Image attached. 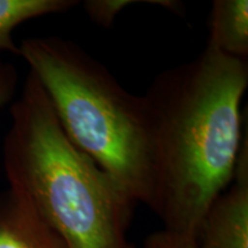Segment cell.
<instances>
[{
	"mask_svg": "<svg viewBox=\"0 0 248 248\" xmlns=\"http://www.w3.org/2000/svg\"><path fill=\"white\" fill-rule=\"evenodd\" d=\"M247 61L206 46L163 70L144 97L150 130L153 199L164 229L195 237L233 178L243 144L241 102Z\"/></svg>",
	"mask_w": 248,
	"mask_h": 248,
	"instance_id": "obj_1",
	"label": "cell"
},
{
	"mask_svg": "<svg viewBox=\"0 0 248 248\" xmlns=\"http://www.w3.org/2000/svg\"><path fill=\"white\" fill-rule=\"evenodd\" d=\"M2 159L9 190L68 248H133L126 231L137 202L67 137L31 71L11 106Z\"/></svg>",
	"mask_w": 248,
	"mask_h": 248,
	"instance_id": "obj_2",
	"label": "cell"
},
{
	"mask_svg": "<svg viewBox=\"0 0 248 248\" xmlns=\"http://www.w3.org/2000/svg\"><path fill=\"white\" fill-rule=\"evenodd\" d=\"M18 48L67 137L136 202L151 207L153 181L144 97L126 91L100 61L73 40L31 37Z\"/></svg>",
	"mask_w": 248,
	"mask_h": 248,
	"instance_id": "obj_3",
	"label": "cell"
},
{
	"mask_svg": "<svg viewBox=\"0 0 248 248\" xmlns=\"http://www.w3.org/2000/svg\"><path fill=\"white\" fill-rule=\"evenodd\" d=\"M241 144L231 184L214 201L195 234L197 248H248V144Z\"/></svg>",
	"mask_w": 248,
	"mask_h": 248,
	"instance_id": "obj_4",
	"label": "cell"
},
{
	"mask_svg": "<svg viewBox=\"0 0 248 248\" xmlns=\"http://www.w3.org/2000/svg\"><path fill=\"white\" fill-rule=\"evenodd\" d=\"M0 248H68L26 200L8 188L0 194Z\"/></svg>",
	"mask_w": 248,
	"mask_h": 248,
	"instance_id": "obj_5",
	"label": "cell"
},
{
	"mask_svg": "<svg viewBox=\"0 0 248 248\" xmlns=\"http://www.w3.org/2000/svg\"><path fill=\"white\" fill-rule=\"evenodd\" d=\"M207 46L226 57L247 61V0H216L213 2Z\"/></svg>",
	"mask_w": 248,
	"mask_h": 248,
	"instance_id": "obj_6",
	"label": "cell"
},
{
	"mask_svg": "<svg viewBox=\"0 0 248 248\" xmlns=\"http://www.w3.org/2000/svg\"><path fill=\"white\" fill-rule=\"evenodd\" d=\"M77 4L75 0H0V52L20 55L13 38L15 28L31 18L66 12Z\"/></svg>",
	"mask_w": 248,
	"mask_h": 248,
	"instance_id": "obj_7",
	"label": "cell"
},
{
	"mask_svg": "<svg viewBox=\"0 0 248 248\" xmlns=\"http://www.w3.org/2000/svg\"><path fill=\"white\" fill-rule=\"evenodd\" d=\"M135 2L132 0H88L84 2V9L93 22L107 28L124 8Z\"/></svg>",
	"mask_w": 248,
	"mask_h": 248,
	"instance_id": "obj_8",
	"label": "cell"
},
{
	"mask_svg": "<svg viewBox=\"0 0 248 248\" xmlns=\"http://www.w3.org/2000/svg\"><path fill=\"white\" fill-rule=\"evenodd\" d=\"M145 248H197V246L193 235L163 229L147 238Z\"/></svg>",
	"mask_w": 248,
	"mask_h": 248,
	"instance_id": "obj_9",
	"label": "cell"
},
{
	"mask_svg": "<svg viewBox=\"0 0 248 248\" xmlns=\"http://www.w3.org/2000/svg\"><path fill=\"white\" fill-rule=\"evenodd\" d=\"M17 73L15 67L4 60L0 52V107L13 100L17 88Z\"/></svg>",
	"mask_w": 248,
	"mask_h": 248,
	"instance_id": "obj_10",
	"label": "cell"
}]
</instances>
